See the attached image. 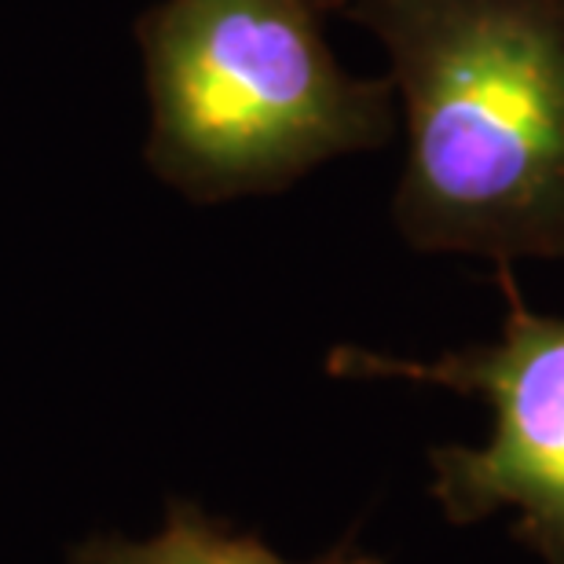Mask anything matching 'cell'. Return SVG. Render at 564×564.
I'll use <instances>...</instances> for the list:
<instances>
[{
    "instance_id": "1",
    "label": "cell",
    "mask_w": 564,
    "mask_h": 564,
    "mask_svg": "<svg viewBox=\"0 0 564 564\" xmlns=\"http://www.w3.org/2000/svg\"><path fill=\"white\" fill-rule=\"evenodd\" d=\"M400 104L392 228L414 253L564 261V0H337Z\"/></svg>"
},
{
    "instance_id": "2",
    "label": "cell",
    "mask_w": 564,
    "mask_h": 564,
    "mask_svg": "<svg viewBox=\"0 0 564 564\" xmlns=\"http://www.w3.org/2000/svg\"><path fill=\"white\" fill-rule=\"evenodd\" d=\"M337 0H158L140 48L143 165L191 206L282 195L400 140L397 88L337 59Z\"/></svg>"
},
{
    "instance_id": "3",
    "label": "cell",
    "mask_w": 564,
    "mask_h": 564,
    "mask_svg": "<svg viewBox=\"0 0 564 564\" xmlns=\"http://www.w3.org/2000/svg\"><path fill=\"white\" fill-rule=\"evenodd\" d=\"M502 330L440 356L337 345L326 370L348 381H408L477 397L491 411L484 444L429 451V495L455 528L510 510V532L543 564H564V315L528 308L510 268Z\"/></svg>"
},
{
    "instance_id": "4",
    "label": "cell",
    "mask_w": 564,
    "mask_h": 564,
    "mask_svg": "<svg viewBox=\"0 0 564 564\" xmlns=\"http://www.w3.org/2000/svg\"><path fill=\"white\" fill-rule=\"evenodd\" d=\"M77 564H297V561L279 557L261 539L217 524L198 506L173 502L158 535L143 539V543L99 539V543H88L77 554ZM308 564H386V561L370 554V550H359L356 543H341L330 554L315 557Z\"/></svg>"
}]
</instances>
